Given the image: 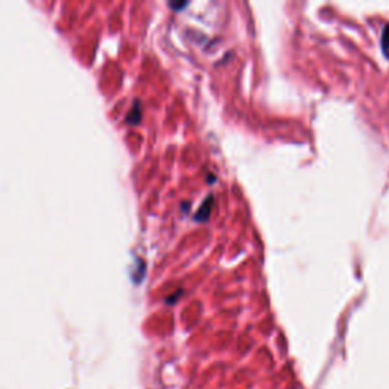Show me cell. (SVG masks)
<instances>
[{
    "label": "cell",
    "instance_id": "7a4b0ae2",
    "mask_svg": "<svg viewBox=\"0 0 389 389\" xmlns=\"http://www.w3.org/2000/svg\"><path fill=\"white\" fill-rule=\"evenodd\" d=\"M382 50H383L385 57L389 60V24L385 26L383 34H382Z\"/></svg>",
    "mask_w": 389,
    "mask_h": 389
},
{
    "label": "cell",
    "instance_id": "6da1fadb",
    "mask_svg": "<svg viewBox=\"0 0 389 389\" xmlns=\"http://www.w3.org/2000/svg\"><path fill=\"white\" fill-rule=\"evenodd\" d=\"M210 204H211V198H208L207 201H205V204L202 205V210H199L198 213H196V220H205L207 217H208V214H210V210H211V207H210Z\"/></svg>",
    "mask_w": 389,
    "mask_h": 389
}]
</instances>
